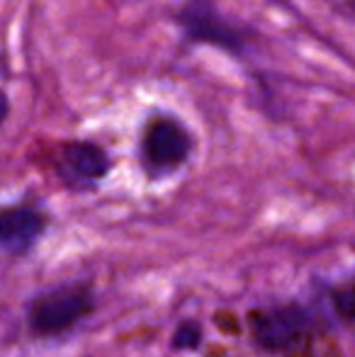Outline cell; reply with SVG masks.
I'll return each instance as SVG.
<instances>
[{"mask_svg": "<svg viewBox=\"0 0 355 357\" xmlns=\"http://www.w3.org/2000/svg\"><path fill=\"white\" fill-rule=\"evenodd\" d=\"M309 324L307 311L299 306H280V309L261 311L253 316V333L266 350L289 348Z\"/></svg>", "mask_w": 355, "mask_h": 357, "instance_id": "4", "label": "cell"}, {"mask_svg": "<svg viewBox=\"0 0 355 357\" xmlns=\"http://www.w3.org/2000/svg\"><path fill=\"white\" fill-rule=\"evenodd\" d=\"M10 114V100H8V93L5 90H0V124L8 119Z\"/></svg>", "mask_w": 355, "mask_h": 357, "instance_id": "8", "label": "cell"}, {"mask_svg": "<svg viewBox=\"0 0 355 357\" xmlns=\"http://www.w3.org/2000/svg\"><path fill=\"white\" fill-rule=\"evenodd\" d=\"M199 343V328L195 324H183L176 333L178 348H195Z\"/></svg>", "mask_w": 355, "mask_h": 357, "instance_id": "7", "label": "cell"}, {"mask_svg": "<svg viewBox=\"0 0 355 357\" xmlns=\"http://www.w3.org/2000/svg\"><path fill=\"white\" fill-rule=\"evenodd\" d=\"M90 311V296L83 289H66L49 294L34 306L32 328L42 335L61 333L71 328Z\"/></svg>", "mask_w": 355, "mask_h": 357, "instance_id": "3", "label": "cell"}, {"mask_svg": "<svg viewBox=\"0 0 355 357\" xmlns=\"http://www.w3.org/2000/svg\"><path fill=\"white\" fill-rule=\"evenodd\" d=\"M44 219L29 207H10L0 212V245L13 253L27 250L39 238Z\"/></svg>", "mask_w": 355, "mask_h": 357, "instance_id": "6", "label": "cell"}, {"mask_svg": "<svg viewBox=\"0 0 355 357\" xmlns=\"http://www.w3.org/2000/svg\"><path fill=\"white\" fill-rule=\"evenodd\" d=\"M61 155V170L68 178H76L81 183H98L112 168V160H109L107 151L95 142H66L59 151Z\"/></svg>", "mask_w": 355, "mask_h": 357, "instance_id": "5", "label": "cell"}, {"mask_svg": "<svg viewBox=\"0 0 355 357\" xmlns=\"http://www.w3.org/2000/svg\"><path fill=\"white\" fill-rule=\"evenodd\" d=\"M173 22L192 47H212L229 56L243 59L253 44V32L234 22L219 0H183L173 13Z\"/></svg>", "mask_w": 355, "mask_h": 357, "instance_id": "1", "label": "cell"}, {"mask_svg": "<svg viewBox=\"0 0 355 357\" xmlns=\"http://www.w3.org/2000/svg\"><path fill=\"white\" fill-rule=\"evenodd\" d=\"M192 153V134L178 117L168 112H156L146 119L142 132L144 163L158 173L176 170Z\"/></svg>", "mask_w": 355, "mask_h": 357, "instance_id": "2", "label": "cell"}]
</instances>
